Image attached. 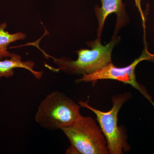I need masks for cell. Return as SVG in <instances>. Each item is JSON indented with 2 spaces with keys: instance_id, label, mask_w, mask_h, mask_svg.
<instances>
[{
  "instance_id": "obj_7",
  "label": "cell",
  "mask_w": 154,
  "mask_h": 154,
  "mask_svg": "<svg viewBox=\"0 0 154 154\" xmlns=\"http://www.w3.org/2000/svg\"><path fill=\"white\" fill-rule=\"evenodd\" d=\"M102 6L96 8V13L98 19L99 28L98 38H100L105 20L112 13H115L117 17V27L121 25L125 17L124 6L122 0H101Z\"/></svg>"
},
{
  "instance_id": "obj_3",
  "label": "cell",
  "mask_w": 154,
  "mask_h": 154,
  "mask_svg": "<svg viewBox=\"0 0 154 154\" xmlns=\"http://www.w3.org/2000/svg\"><path fill=\"white\" fill-rule=\"evenodd\" d=\"M61 130L78 154H109L102 129L91 116L82 115L73 124Z\"/></svg>"
},
{
  "instance_id": "obj_9",
  "label": "cell",
  "mask_w": 154,
  "mask_h": 154,
  "mask_svg": "<svg viewBox=\"0 0 154 154\" xmlns=\"http://www.w3.org/2000/svg\"></svg>"
},
{
  "instance_id": "obj_4",
  "label": "cell",
  "mask_w": 154,
  "mask_h": 154,
  "mask_svg": "<svg viewBox=\"0 0 154 154\" xmlns=\"http://www.w3.org/2000/svg\"><path fill=\"white\" fill-rule=\"evenodd\" d=\"M127 94L116 96L112 98L113 107L107 112L101 111L81 101V107L91 110L96 114L99 126L107 141V148L110 154H122L128 151L130 146L123 130L118 125V114L122 106L128 100Z\"/></svg>"
},
{
  "instance_id": "obj_5",
  "label": "cell",
  "mask_w": 154,
  "mask_h": 154,
  "mask_svg": "<svg viewBox=\"0 0 154 154\" xmlns=\"http://www.w3.org/2000/svg\"><path fill=\"white\" fill-rule=\"evenodd\" d=\"M154 60V54L145 50L139 57L136 59L131 64L123 68L115 66L112 62L99 71L89 75H84L82 78L76 80L77 83L94 82L100 80L111 79L128 84L136 89L148 99L154 107V102L146 90L137 82L135 74V69L138 64L143 60Z\"/></svg>"
},
{
  "instance_id": "obj_2",
  "label": "cell",
  "mask_w": 154,
  "mask_h": 154,
  "mask_svg": "<svg viewBox=\"0 0 154 154\" xmlns=\"http://www.w3.org/2000/svg\"><path fill=\"white\" fill-rule=\"evenodd\" d=\"M72 99L61 92L53 91L40 102L35 120L45 129H61L70 126L81 117L80 107Z\"/></svg>"
},
{
  "instance_id": "obj_6",
  "label": "cell",
  "mask_w": 154,
  "mask_h": 154,
  "mask_svg": "<svg viewBox=\"0 0 154 154\" xmlns=\"http://www.w3.org/2000/svg\"><path fill=\"white\" fill-rule=\"evenodd\" d=\"M35 63L33 61H23L21 56L12 53L10 57L0 60V80L3 77L9 78L14 75V69L23 68L28 70L36 79L40 80L43 74V71H37L34 69Z\"/></svg>"
},
{
  "instance_id": "obj_8",
  "label": "cell",
  "mask_w": 154,
  "mask_h": 154,
  "mask_svg": "<svg viewBox=\"0 0 154 154\" xmlns=\"http://www.w3.org/2000/svg\"><path fill=\"white\" fill-rule=\"evenodd\" d=\"M6 22L0 24V60L11 57L12 53L8 50V47L11 43L19 40L25 39L26 34L22 32L11 33L6 31L7 28Z\"/></svg>"
},
{
  "instance_id": "obj_1",
  "label": "cell",
  "mask_w": 154,
  "mask_h": 154,
  "mask_svg": "<svg viewBox=\"0 0 154 154\" xmlns=\"http://www.w3.org/2000/svg\"><path fill=\"white\" fill-rule=\"evenodd\" d=\"M114 38L106 45H102L100 38L89 42L88 46L92 49H82L77 51L78 58L76 60L66 57L57 58L48 55L44 51H41L45 57L51 58L57 68H54L47 64L45 66L50 70L55 72L60 71L71 74L89 75L99 71L111 63V53L113 47L117 43Z\"/></svg>"
}]
</instances>
